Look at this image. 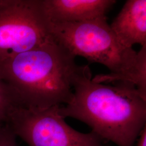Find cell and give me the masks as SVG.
<instances>
[{"label": "cell", "instance_id": "cell-1", "mask_svg": "<svg viewBox=\"0 0 146 146\" xmlns=\"http://www.w3.org/2000/svg\"><path fill=\"white\" fill-rule=\"evenodd\" d=\"M95 82L88 65L82 66L73 84L71 101L58 108L60 115L80 120L107 141L134 146L146 126V99L133 84Z\"/></svg>", "mask_w": 146, "mask_h": 146}, {"label": "cell", "instance_id": "cell-2", "mask_svg": "<svg viewBox=\"0 0 146 146\" xmlns=\"http://www.w3.org/2000/svg\"><path fill=\"white\" fill-rule=\"evenodd\" d=\"M52 40L0 62V78L12 89L19 106L46 108L68 104L82 66Z\"/></svg>", "mask_w": 146, "mask_h": 146}, {"label": "cell", "instance_id": "cell-3", "mask_svg": "<svg viewBox=\"0 0 146 146\" xmlns=\"http://www.w3.org/2000/svg\"><path fill=\"white\" fill-rule=\"evenodd\" d=\"M55 41L75 57L103 64L110 71L96 76L100 83L125 81L135 86L146 99V46L139 52L124 47L111 31L107 18L74 23H48Z\"/></svg>", "mask_w": 146, "mask_h": 146}, {"label": "cell", "instance_id": "cell-4", "mask_svg": "<svg viewBox=\"0 0 146 146\" xmlns=\"http://www.w3.org/2000/svg\"><path fill=\"white\" fill-rule=\"evenodd\" d=\"M59 107L15 106L5 123L29 146H107V141L94 131L82 133L70 127L60 115Z\"/></svg>", "mask_w": 146, "mask_h": 146}, {"label": "cell", "instance_id": "cell-5", "mask_svg": "<svg viewBox=\"0 0 146 146\" xmlns=\"http://www.w3.org/2000/svg\"><path fill=\"white\" fill-rule=\"evenodd\" d=\"M52 39L41 0H0V62Z\"/></svg>", "mask_w": 146, "mask_h": 146}, {"label": "cell", "instance_id": "cell-6", "mask_svg": "<svg viewBox=\"0 0 146 146\" xmlns=\"http://www.w3.org/2000/svg\"><path fill=\"white\" fill-rule=\"evenodd\" d=\"M114 0H41L48 23H74L106 18Z\"/></svg>", "mask_w": 146, "mask_h": 146}, {"label": "cell", "instance_id": "cell-7", "mask_svg": "<svg viewBox=\"0 0 146 146\" xmlns=\"http://www.w3.org/2000/svg\"><path fill=\"white\" fill-rule=\"evenodd\" d=\"M119 41L128 48L146 46V1L128 0L110 25Z\"/></svg>", "mask_w": 146, "mask_h": 146}, {"label": "cell", "instance_id": "cell-8", "mask_svg": "<svg viewBox=\"0 0 146 146\" xmlns=\"http://www.w3.org/2000/svg\"><path fill=\"white\" fill-rule=\"evenodd\" d=\"M19 106L11 87L0 78V122H5L7 116L14 107Z\"/></svg>", "mask_w": 146, "mask_h": 146}, {"label": "cell", "instance_id": "cell-9", "mask_svg": "<svg viewBox=\"0 0 146 146\" xmlns=\"http://www.w3.org/2000/svg\"><path fill=\"white\" fill-rule=\"evenodd\" d=\"M14 131L5 122L0 126V146H17Z\"/></svg>", "mask_w": 146, "mask_h": 146}, {"label": "cell", "instance_id": "cell-10", "mask_svg": "<svg viewBox=\"0 0 146 146\" xmlns=\"http://www.w3.org/2000/svg\"><path fill=\"white\" fill-rule=\"evenodd\" d=\"M136 146H146V126L139 136Z\"/></svg>", "mask_w": 146, "mask_h": 146}, {"label": "cell", "instance_id": "cell-11", "mask_svg": "<svg viewBox=\"0 0 146 146\" xmlns=\"http://www.w3.org/2000/svg\"><path fill=\"white\" fill-rule=\"evenodd\" d=\"M5 122H0V126L1 125H2Z\"/></svg>", "mask_w": 146, "mask_h": 146}]
</instances>
